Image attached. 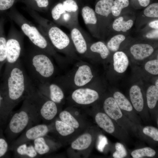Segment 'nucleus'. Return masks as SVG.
I'll use <instances>...</instances> for the list:
<instances>
[{
  "label": "nucleus",
  "instance_id": "nucleus-13",
  "mask_svg": "<svg viewBox=\"0 0 158 158\" xmlns=\"http://www.w3.org/2000/svg\"><path fill=\"white\" fill-rule=\"evenodd\" d=\"M130 101L140 117L145 120L150 118L145 95L141 87L138 84L133 85L129 91Z\"/></svg>",
  "mask_w": 158,
  "mask_h": 158
},
{
  "label": "nucleus",
  "instance_id": "nucleus-45",
  "mask_svg": "<svg viewBox=\"0 0 158 158\" xmlns=\"http://www.w3.org/2000/svg\"><path fill=\"white\" fill-rule=\"evenodd\" d=\"M140 6L143 7L147 6L149 4L150 0H138Z\"/></svg>",
  "mask_w": 158,
  "mask_h": 158
},
{
  "label": "nucleus",
  "instance_id": "nucleus-38",
  "mask_svg": "<svg viewBox=\"0 0 158 158\" xmlns=\"http://www.w3.org/2000/svg\"><path fill=\"white\" fill-rule=\"evenodd\" d=\"M61 2L66 11L78 14L79 7L77 1L75 0H63Z\"/></svg>",
  "mask_w": 158,
  "mask_h": 158
},
{
  "label": "nucleus",
  "instance_id": "nucleus-9",
  "mask_svg": "<svg viewBox=\"0 0 158 158\" xmlns=\"http://www.w3.org/2000/svg\"><path fill=\"white\" fill-rule=\"evenodd\" d=\"M24 35L12 26L7 38V56L6 63L13 64L20 59L24 52Z\"/></svg>",
  "mask_w": 158,
  "mask_h": 158
},
{
  "label": "nucleus",
  "instance_id": "nucleus-3",
  "mask_svg": "<svg viewBox=\"0 0 158 158\" xmlns=\"http://www.w3.org/2000/svg\"><path fill=\"white\" fill-rule=\"evenodd\" d=\"M20 108L12 111L4 131L9 145L29 127L38 124L40 119L35 106L26 97Z\"/></svg>",
  "mask_w": 158,
  "mask_h": 158
},
{
  "label": "nucleus",
  "instance_id": "nucleus-11",
  "mask_svg": "<svg viewBox=\"0 0 158 158\" xmlns=\"http://www.w3.org/2000/svg\"><path fill=\"white\" fill-rule=\"evenodd\" d=\"M53 122L49 125L37 124L29 127L23 132L9 145V150L13 151L18 146L25 142L33 141L35 139L47 135L53 131Z\"/></svg>",
  "mask_w": 158,
  "mask_h": 158
},
{
  "label": "nucleus",
  "instance_id": "nucleus-19",
  "mask_svg": "<svg viewBox=\"0 0 158 158\" xmlns=\"http://www.w3.org/2000/svg\"><path fill=\"white\" fill-rule=\"evenodd\" d=\"M145 97L148 110L152 117L157 118L158 101V87L154 84L150 85L147 88Z\"/></svg>",
  "mask_w": 158,
  "mask_h": 158
},
{
  "label": "nucleus",
  "instance_id": "nucleus-18",
  "mask_svg": "<svg viewBox=\"0 0 158 158\" xmlns=\"http://www.w3.org/2000/svg\"><path fill=\"white\" fill-rule=\"evenodd\" d=\"M154 49L151 45L146 43H137L133 45L130 49L133 59L139 63L150 57Z\"/></svg>",
  "mask_w": 158,
  "mask_h": 158
},
{
  "label": "nucleus",
  "instance_id": "nucleus-42",
  "mask_svg": "<svg viewBox=\"0 0 158 158\" xmlns=\"http://www.w3.org/2000/svg\"><path fill=\"white\" fill-rule=\"evenodd\" d=\"M144 14L145 16L148 17L158 18V3H153L148 6L144 10Z\"/></svg>",
  "mask_w": 158,
  "mask_h": 158
},
{
  "label": "nucleus",
  "instance_id": "nucleus-17",
  "mask_svg": "<svg viewBox=\"0 0 158 158\" xmlns=\"http://www.w3.org/2000/svg\"><path fill=\"white\" fill-rule=\"evenodd\" d=\"M69 30L70 37L76 53L85 57L90 43L87 34L79 24L73 25Z\"/></svg>",
  "mask_w": 158,
  "mask_h": 158
},
{
  "label": "nucleus",
  "instance_id": "nucleus-30",
  "mask_svg": "<svg viewBox=\"0 0 158 158\" xmlns=\"http://www.w3.org/2000/svg\"><path fill=\"white\" fill-rule=\"evenodd\" d=\"M59 120L79 131L83 127L81 121L67 110L61 111L59 114Z\"/></svg>",
  "mask_w": 158,
  "mask_h": 158
},
{
  "label": "nucleus",
  "instance_id": "nucleus-23",
  "mask_svg": "<svg viewBox=\"0 0 158 158\" xmlns=\"http://www.w3.org/2000/svg\"><path fill=\"white\" fill-rule=\"evenodd\" d=\"M30 141L18 146L13 151L14 156L17 158H33L39 155L37 152L34 144Z\"/></svg>",
  "mask_w": 158,
  "mask_h": 158
},
{
  "label": "nucleus",
  "instance_id": "nucleus-28",
  "mask_svg": "<svg viewBox=\"0 0 158 158\" xmlns=\"http://www.w3.org/2000/svg\"><path fill=\"white\" fill-rule=\"evenodd\" d=\"M10 114L4 92L0 86V127L6 126Z\"/></svg>",
  "mask_w": 158,
  "mask_h": 158
},
{
  "label": "nucleus",
  "instance_id": "nucleus-29",
  "mask_svg": "<svg viewBox=\"0 0 158 158\" xmlns=\"http://www.w3.org/2000/svg\"><path fill=\"white\" fill-rule=\"evenodd\" d=\"M27 7L35 11L46 12L51 8V0H22Z\"/></svg>",
  "mask_w": 158,
  "mask_h": 158
},
{
  "label": "nucleus",
  "instance_id": "nucleus-12",
  "mask_svg": "<svg viewBox=\"0 0 158 158\" xmlns=\"http://www.w3.org/2000/svg\"><path fill=\"white\" fill-rule=\"evenodd\" d=\"M97 128L91 126L72 141L71 149L81 154L89 153L91 151L99 134Z\"/></svg>",
  "mask_w": 158,
  "mask_h": 158
},
{
  "label": "nucleus",
  "instance_id": "nucleus-14",
  "mask_svg": "<svg viewBox=\"0 0 158 158\" xmlns=\"http://www.w3.org/2000/svg\"><path fill=\"white\" fill-rule=\"evenodd\" d=\"M88 85L74 89L72 92L70 98L74 103L80 106L90 105L101 98L98 90Z\"/></svg>",
  "mask_w": 158,
  "mask_h": 158
},
{
  "label": "nucleus",
  "instance_id": "nucleus-26",
  "mask_svg": "<svg viewBox=\"0 0 158 158\" xmlns=\"http://www.w3.org/2000/svg\"><path fill=\"white\" fill-rule=\"evenodd\" d=\"M113 0H99L96 3L95 11L97 18L107 17L111 13V8L113 5Z\"/></svg>",
  "mask_w": 158,
  "mask_h": 158
},
{
  "label": "nucleus",
  "instance_id": "nucleus-35",
  "mask_svg": "<svg viewBox=\"0 0 158 158\" xmlns=\"http://www.w3.org/2000/svg\"><path fill=\"white\" fill-rule=\"evenodd\" d=\"M50 9L52 20L55 23L58 24L62 14L65 11L62 2L56 4Z\"/></svg>",
  "mask_w": 158,
  "mask_h": 158
},
{
  "label": "nucleus",
  "instance_id": "nucleus-22",
  "mask_svg": "<svg viewBox=\"0 0 158 158\" xmlns=\"http://www.w3.org/2000/svg\"><path fill=\"white\" fill-rule=\"evenodd\" d=\"M129 63L128 58L126 54L122 51H117L113 56V68L118 74L124 73L127 70Z\"/></svg>",
  "mask_w": 158,
  "mask_h": 158
},
{
  "label": "nucleus",
  "instance_id": "nucleus-31",
  "mask_svg": "<svg viewBox=\"0 0 158 158\" xmlns=\"http://www.w3.org/2000/svg\"><path fill=\"white\" fill-rule=\"evenodd\" d=\"M4 19L0 18V63H6L7 56V38L4 31Z\"/></svg>",
  "mask_w": 158,
  "mask_h": 158
},
{
  "label": "nucleus",
  "instance_id": "nucleus-25",
  "mask_svg": "<svg viewBox=\"0 0 158 158\" xmlns=\"http://www.w3.org/2000/svg\"><path fill=\"white\" fill-rule=\"evenodd\" d=\"M109 54L110 51L107 45L102 42L99 41L90 44L85 57L88 58L92 55L97 54L102 60H104L108 58Z\"/></svg>",
  "mask_w": 158,
  "mask_h": 158
},
{
  "label": "nucleus",
  "instance_id": "nucleus-32",
  "mask_svg": "<svg viewBox=\"0 0 158 158\" xmlns=\"http://www.w3.org/2000/svg\"><path fill=\"white\" fill-rule=\"evenodd\" d=\"M133 24V22L132 20L125 21L123 17H120L114 20L112 27L117 31L126 32L132 27Z\"/></svg>",
  "mask_w": 158,
  "mask_h": 158
},
{
  "label": "nucleus",
  "instance_id": "nucleus-24",
  "mask_svg": "<svg viewBox=\"0 0 158 158\" xmlns=\"http://www.w3.org/2000/svg\"><path fill=\"white\" fill-rule=\"evenodd\" d=\"M78 130L60 120H55L53 122V129L58 136L61 138H71L77 133Z\"/></svg>",
  "mask_w": 158,
  "mask_h": 158
},
{
  "label": "nucleus",
  "instance_id": "nucleus-36",
  "mask_svg": "<svg viewBox=\"0 0 158 158\" xmlns=\"http://www.w3.org/2000/svg\"><path fill=\"white\" fill-rule=\"evenodd\" d=\"M145 71L148 74L154 76L158 75V58L149 60L145 62L144 65Z\"/></svg>",
  "mask_w": 158,
  "mask_h": 158
},
{
  "label": "nucleus",
  "instance_id": "nucleus-37",
  "mask_svg": "<svg viewBox=\"0 0 158 158\" xmlns=\"http://www.w3.org/2000/svg\"><path fill=\"white\" fill-rule=\"evenodd\" d=\"M128 0H115L111 8V13L115 16H119L122 9L129 5Z\"/></svg>",
  "mask_w": 158,
  "mask_h": 158
},
{
  "label": "nucleus",
  "instance_id": "nucleus-8",
  "mask_svg": "<svg viewBox=\"0 0 158 158\" xmlns=\"http://www.w3.org/2000/svg\"><path fill=\"white\" fill-rule=\"evenodd\" d=\"M92 111L95 122L99 128L125 144L130 140L129 133L100 108L95 106Z\"/></svg>",
  "mask_w": 158,
  "mask_h": 158
},
{
  "label": "nucleus",
  "instance_id": "nucleus-10",
  "mask_svg": "<svg viewBox=\"0 0 158 158\" xmlns=\"http://www.w3.org/2000/svg\"><path fill=\"white\" fill-rule=\"evenodd\" d=\"M94 77L91 65L86 62H81L78 64L66 79V83L74 89L88 85Z\"/></svg>",
  "mask_w": 158,
  "mask_h": 158
},
{
  "label": "nucleus",
  "instance_id": "nucleus-39",
  "mask_svg": "<svg viewBox=\"0 0 158 158\" xmlns=\"http://www.w3.org/2000/svg\"><path fill=\"white\" fill-rule=\"evenodd\" d=\"M9 144L4 133L3 129L0 127V158L5 156L9 151Z\"/></svg>",
  "mask_w": 158,
  "mask_h": 158
},
{
  "label": "nucleus",
  "instance_id": "nucleus-5",
  "mask_svg": "<svg viewBox=\"0 0 158 158\" xmlns=\"http://www.w3.org/2000/svg\"><path fill=\"white\" fill-rule=\"evenodd\" d=\"M20 28L24 35L28 38L32 45L58 60V54L48 39L42 31L26 18L14 6L6 14Z\"/></svg>",
  "mask_w": 158,
  "mask_h": 158
},
{
  "label": "nucleus",
  "instance_id": "nucleus-44",
  "mask_svg": "<svg viewBox=\"0 0 158 158\" xmlns=\"http://www.w3.org/2000/svg\"><path fill=\"white\" fill-rule=\"evenodd\" d=\"M149 26L153 28L158 29V20H156L150 22L149 23Z\"/></svg>",
  "mask_w": 158,
  "mask_h": 158
},
{
  "label": "nucleus",
  "instance_id": "nucleus-47",
  "mask_svg": "<svg viewBox=\"0 0 158 158\" xmlns=\"http://www.w3.org/2000/svg\"><path fill=\"white\" fill-rule=\"evenodd\" d=\"M154 84L157 86L158 87V79L157 78L155 80Z\"/></svg>",
  "mask_w": 158,
  "mask_h": 158
},
{
  "label": "nucleus",
  "instance_id": "nucleus-15",
  "mask_svg": "<svg viewBox=\"0 0 158 158\" xmlns=\"http://www.w3.org/2000/svg\"><path fill=\"white\" fill-rule=\"evenodd\" d=\"M39 91L44 96L55 103L60 104L64 98V94L61 85L53 80L44 83H35Z\"/></svg>",
  "mask_w": 158,
  "mask_h": 158
},
{
  "label": "nucleus",
  "instance_id": "nucleus-7",
  "mask_svg": "<svg viewBox=\"0 0 158 158\" xmlns=\"http://www.w3.org/2000/svg\"><path fill=\"white\" fill-rule=\"evenodd\" d=\"M102 98V103L99 107L102 110L129 134L137 135L138 127L124 114L112 96L107 95Z\"/></svg>",
  "mask_w": 158,
  "mask_h": 158
},
{
  "label": "nucleus",
  "instance_id": "nucleus-20",
  "mask_svg": "<svg viewBox=\"0 0 158 158\" xmlns=\"http://www.w3.org/2000/svg\"><path fill=\"white\" fill-rule=\"evenodd\" d=\"M35 149L39 155L47 154L55 150L57 146L56 143L47 135L38 138L33 141Z\"/></svg>",
  "mask_w": 158,
  "mask_h": 158
},
{
  "label": "nucleus",
  "instance_id": "nucleus-46",
  "mask_svg": "<svg viewBox=\"0 0 158 158\" xmlns=\"http://www.w3.org/2000/svg\"><path fill=\"white\" fill-rule=\"evenodd\" d=\"M0 63V74L1 73V69L2 68V67L4 65V64L5 63Z\"/></svg>",
  "mask_w": 158,
  "mask_h": 158
},
{
  "label": "nucleus",
  "instance_id": "nucleus-40",
  "mask_svg": "<svg viewBox=\"0 0 158 158\" xmlns=\"http://www.w3.org/2000/svg\"><path fill=\"white\" fill-rule=\"evenodd\" d=\"M22 0H0V16L6 13L15 4Z\"/></svg>",
  "mask_w": 158,
  "mask_h": 158
},
{
  "label": "nucleus",
  "instance_id": "nucleus-43",
  "mask_svg": "<svg viewBox=\"0 0 158 158\" xmlns=\"http://www.w3.org/2000/svg\"><path fill=\"white\" fill-rule=\"evenodd\" d=\"M146 37L149 39H156L158 37V29H155L148 32L146 35Z\"/></svg>",
  "mask_w": 158,
  "mask_h": 158
},
{
  "label": "nucleus",
  "instance_id": "nucleus-34",
  "mask_svg": "<svg viewBox=\"0 0 158 158\" xmlns=\"http://www.w3.org/2000/svg\"><path fill=\"white\" fill-rule=\"evenodd\" d=\"M125 36L121 34H118L112 37L108 41L107 46L109 51L113 52L118 51L121 43L125 39Z\"/></svg>",
  "mask_w": 158,
  "mask_h": 158
},
{
  "label": "nucleus",
  "instance_id": "nucleus-48",
  "mask_svg": "<svg viewBox=\"0 0 158 158\" xmlns=\"http://www.w3.org/2000/svg\"><path fill=\"white\" fill-rule=\"evenodd\" d=\"M62 0L63 1V0ZM76 0V1H77V0Z\"/></svg>",
  "mask_w": 158,
  "mask_h": 158
},
{
  "label": "nucleus",
  "instance_id": "nucleus-21",
  "mask_svg": "<svg viewBox=\"0 0 158 158\" xmlns=\"http://www.w3.org/2000/svg\"><path fill=\"white\" fill-rule=\"evenodd\" d=\"M81 12L86 26L93 35H95L98 23L95 10L89 6L85 5L81 8Z\"/></svg>",
  "mask_w": 158,
  "mask_h": 158
},
{
  "label": "nucleus",
  "instance_id": "nucleus-4",
  "mask_svg": "<svg viewBox=\"0 0 158 158\" xmlns=\"http://www.w3.org/2000/svg\"><path fill=\"white\" fill-rule=\"evenodd\" d=\"M25 9L38 24V28L57 52L63 53L69 58H76L77 53L70 35L53 22L40 16L36 11L27 7Z\"/></svg>",
  "mask_w": 158,
  "mask_h": 158
},
{
  "label": "nucleus",
  "instance_id": "nucleus-27",
  "mask_svg": "<svg viewBox=\"0 0 158 158\" xmlns=\"http://www.w3.org/2000/svg\"><path fill=\"white\" fill-rule=\"evenodd\" d=\"M137 136L150 143L157 142H158V129L152 126L143 127L141 126L138 129Z\"/></svg>",
  "mask_w": 158,
  "mask_h": 158
},
{
  "label": "nucleus",
  "instance_id": "nucleus-33",
  "mask_svg": "<svg viewBox=\"0 0 158 158\" xmlns=\"http://www.w3.org/2000/svg\"><path fill=\"white\" fill-rule=\"evenodd\" d=\"M156 154L155 151L149 147H145L135 149L131 153L133 158H141L144 157H153Z\"/></svg>",
  "mask_w": 158,
  "mask_h": 158
},
{
  "label": "nucleus",
  "instance_id": "nucleus-6",
  "mask_svg": "<svg viewBox=\"0 0 158 158\" xmlns=\"http://www.w3.org/2000/svg\"><path fill=\"white\" fill-rule=\"evenodd\" d=\"M26 97L35 106L40 120L46 122L53 121L59 112V104L42 95L32 83L29 88Z\"/></svg>",
  "mask_w": 158,
  "mask_h": 158
},
{
  "label": "nucleus",
  "instance_id": "nucleus-2",
  "mask_svg": "<svg viewBox=\"0 0 158 158\" xmlns=\"http://www.w3.org/2000/svg\"><path fill=\"white\" fill-rule=\"evenodd\" d=\"M23 55L25 66L35 83H44L54 79L56 70L51 56L33 45Z\"/></svg>",
  "mask_w": 158,
  "mask_h": 158
},
{
  "label": "nucleus",
  "instance_id": "nucleus-1",
  "mask_svg": "<svg viewBox=\"0 0 158 158\" xmlns=\"http://www.w3.org/2000/svg\"><path fill=\"white\" fill-rule=\"evenodd\" d=\"M32 83L20 59L13 64L6 63L3 82L0 86L5 94L10 114L14 107L25 99Z\"/></svg>",
  "mask_w": 158,
  "mask_h": 158
},
{
  "label": "nucleus",
  "instance_id": "nucleus-41",
  "mask_svg": "<svg viewBox=\"0 0 158 158\" xmlns=\"http://www.w3.org/2000/svg\"><path fill=\"white\" fill-rule=\"evenodd\" d=\"M115 151L113 153L114 158H123L127 156V152L123 143L116 142L115 145Z\"/></svg>",
  "mask_w": 158,
  "mask_h": 158
},
{
  "label": "nucleus",
  "instance_id": "nucleus-16",
  "mask_svg": "<svg viewBox=\"0 0 158 158\" xmlns=\"http://www.w3.org/2000/svg\"><path fill=\"white\" fill-rule=\"evenodd\" d=\"M112 96L124 114L139 128L142 126L140 118L135 110L130 101L119 91H114Z\"/></svg>",
  "mask_w": 158,
  "mask_h": 158
}]
</instances>
